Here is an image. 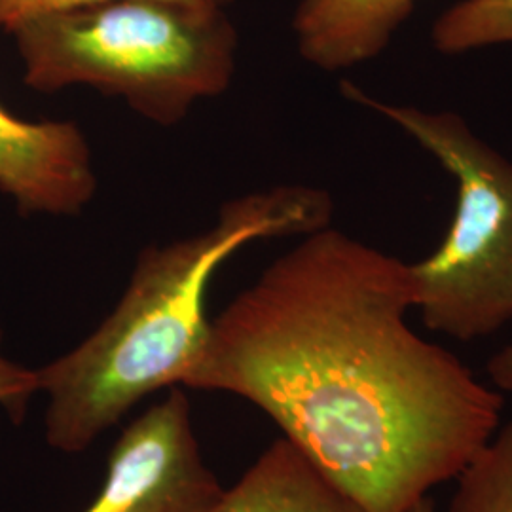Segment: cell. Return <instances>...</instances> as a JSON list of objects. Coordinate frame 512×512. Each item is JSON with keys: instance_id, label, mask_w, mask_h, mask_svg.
<instances>
[{"instance_id": "52a82bcc", "label": "cell", "mask_w": 512, "mask_h": 512, "mask_svg": "<svg viewBox=\"0 0 512 512\" xmlns=\"http://www.w3.org/2000/svg\"><path fill=\"white\" fill-rule=\"evenodd\" d=\"M418 0H300L293 29L298 52L336 73L384 52Z\"/></svg>"}, {"instance_id": "5b68a950", "label": "cell", "mask_w": 512, "mask_h": 512, "mask_svg": "<svg viewBox=\"0 0 512 512\" xmlns=\"http://www.w3.org/2000/svg\"><path fill=\"white\" fill-rule=\"evenodd\" d=\"M222 494L203 461L190 401L173 387L122 433L105 486L84 512H207Z\"/></svg>"}, {"instance_id": "7a4b0ae2", "label": "cell", "mask_w": 512, "mask_h": 512, "mask_svg": "<svg viewBox=\"0 0 512 512\" xmlns=\"http://www.w3.org/2000/svg\"><path fill=\"white\" fill-rule=\"evenodd\" d=\"M332 213L327 190L283 184L224 203L217 220L194 236L141 251L109 317L37 370L38 391L48 397V444L84 452L150 393L183 385L209 332L205 302L220 266L258 239L327 228Z\"/></svg>"}, {"instance_id": "7c38bea8", "label": "cell", "mask_w": 512, "mask_h": 512, "mask_svg": "<svg viewBox=\"0 0 512 512\" xmlns=\"http://www.w3.org/2000/svg\"><path fill=\"white\" fill-rule=\"evenodd\" d=\"M99 2H107V0H0V31L12 33L27 19L63 12V10H73L80 6L99 4ZM181 2L226 8L232 0H181Z\"/></svg>"}, {"instance_id": "30bf717a", "label": "cell", "mask_w": 512, "mask_h": 512, "mask_svg": "<svg viewBox=\"0 0 512 512\" xmlns=\"http://www.w3.org/2000/svg\"><path fill=\"white\" fill-rule=\"evenodd\" d=\"M512 42V0H461L433 25L442 54H463Z\"/></svg>"}, {"instance_id": "8fae6325", "label": "cell", "mask_w": 512, "mask_h": 512, "mask_svg": "<svg viewBox=\"0 0 512 512\" xmlns=\"http://www.w3.org/2000/svg\"><path fill=\"white\" fill-rule=\"evenodd\" d=\"M38 391L37 370L10 361L2 353V329H0V406L14 423L25 418L31 397Z\"/></svg>"}, {"instance_id": "8992f818", "label": "cell", "mask_w": 512, "mask_h": 512, "mask_svg": "<svg viewBox=\"0 0 512 512\" xmlns=\"http://www.w3.org/2000/svg\"><path fill=\"white\" fill-rule=\"evenodd\" d=\"M0 192L21 215H80L97 192L84 131L67 120L29 122L0 105Z\"/></svg>"}, {"instance_id": "5bb4252c", "label": "cell", "mask_w": 512, "mask_h": 512, "mask_svg": "<svg viewBox=\"0 0 512 512\" xmlns=\"http://www.w3.org/2000/svg\"><path fill=\"white\" fill-rule=\"evenodd\" d=\"M408 512H435V505H433V499L427 495L423 497L420 503H416L412 509Z\"/></svg>"}, {"instance_id": "277c9868", "label": "cell", "mask_w": 512, "mask_h": 512, "mask_svg": "<svg viewBox=\"0 0 512 512\" xmlns=\"http://www.w3.org/2000/svg\"><path fill=\"white\" fill-rule=\"evenodd\" d=\"M349 101L391 120L458 181L439 249L412 264L416 310L433 332L471 342L512 321V162L456 112L391 105L344 82Z\"/></svg>"}, {"instance_id": "6da1fadb", "label": "cell", "mask_w": 512, "mask_h": 512, "mask_svg": "<svg viewBox=\"0 0 512 512\" xmlns=\"http://www.w3.org/2000/svg\"><path fill=\"white\" fill-rule=\"evenodd\" d=\"M410 310L412 264L327 226L211 319L183 385L258 406L366 512H408L459 475L505 404Z\"/></svg>"}, {"instance_id": "4fadbf2b", "label": "cell", "mask_w": 512, "mask_h": 512, "mask_svg": "<svg viewBox=\"0 0 512 512\" xmlns=\"http://www.w3.org/2000/svg\"><path fill=\"white\" fill-rule=\"evenodd\" d=\"M488 374L497 391L512 393V344L490 359Z\"/></svg>"}, {"instance_id": "9c48e42d", "label": "cell", "mask_w": 512, "mask_h": 512, "mask_svg": "<svg viewBox=\"0 0 512 512\" xmlns=\"http://www.w3.org/2000/svg\"><path fill=\"white\" fill-rule=\"evenodd\" d=\"M456 480L448 512H512V420L495 429Z\"/></svg>"}, {"instance_id": "ba28073f", "label": "cell", "mask_w": 512, "mask_h": 512, "mask_svg": "<svg viewBox=\"0 0 512 512\" xmlns=\"http://www.w3.org/2000/svg\"><path fill=\"white\" fill-rule=\"evenodd\" d=\"M207 512H366L287 437L274 440Z\"/></svg>"}, {"instance_id": "3957f363", "label": "cell", "mask_w": 512, "mask_h": 512, "mask_svg": "<svg viewBox=\"0 0 512 512\" xmlns=\"http://www.w3.org/2000/svg\"><path fill=\"white\" fill-rule=\"evenodd\" d=\"M12 35L29 88L86 86L167 128L226 92L238 61L226 10L181 0H107L27 19Z\"/></svg>"}]
</instances>
